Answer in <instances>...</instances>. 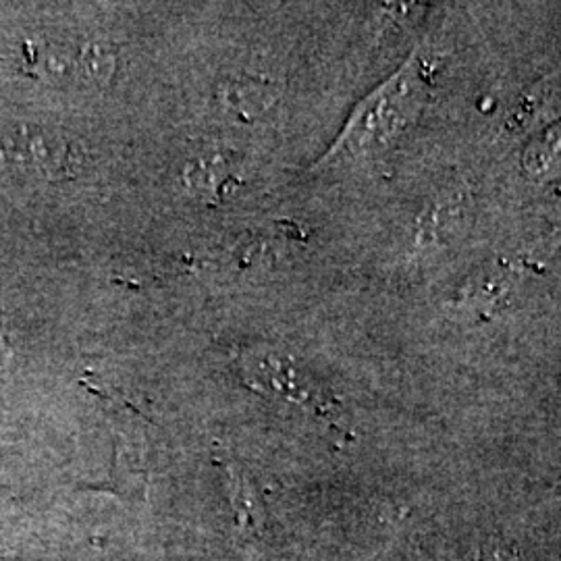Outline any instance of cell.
Instances as JSON below:
<instances>
[{"instance_id": "8992f818", "label": "cell", "mask_w": 561, "mask_h": 561, "mask_svg": "<svg viewBox=\"0 0 561 561\" xmlns=\"http://www.w3.org/2000/svg\"><path fill=\"white\" fill-rule=\"evenodd\" d=\"M522 108L524 121L558 117L561 111V78L542 83V92H533L530 102H526Z\"/></svg>"}, {"instance_id": "7a4b0ae2", "label": "cell", "mask_w": 561, "mask_h": 561, "mask_svg": "<svg viewBox=\"0 0 561 561\" xmlns=\"http://www.w3.org/2000/svg\"><path fill=\"white\" fill-rule=\"evenodd\" d=\"M80 146L59 131L38 125H11L0 129V164L9 171L42 180H65L80 171Z\"/></svg>"}, {"instance_id": "3957f363", "label": "cell", "mask_w": 561, "mask_h": 561, "mask_svg": "<svg viewBox=\"0 0 561 561\" xmlns=\"http://www.w3.org/2000/svg\"><path fill=\"white\" fill-rule=\"evenodd\" d=\"M222 111L241 121H252L275 102V88L268 81L256 78H233L219 90Z\"/></svg>"}, {"instance_id": "6da1fadb", "label": "cell", "mask_w": 561, "mask_h": 561, "mask_svg": "<svg viewBox=\"0 0 561 561\" xmlns=\"http://www.w3.org/2000/svg\"><path fill=\"white\" fill-rule=\"evenodd\" d=\"M422 94L421 73L410 65L362 104L337 148H347L350 152L379 150L414 119L421 108Z\"/></svg>"}, {"instance_id": "5b68a950", "label": "cell", "mask_w": 561, "mask_h": 561, "mask_svg": "<svg viewBox=\"0 0 561 561\" xmlns=\"http://www.w3.org/2000/svg\"><path fill=\"white\" fill-rule=\"evenodd\" d=\"M227 180H229V175H227V164L222 161V157L196 159L185 171V181L194 190L219 192L222 183Z\"/></svg>"}, {"instance_id": "277c9868", "label": "cell", "mask_w": 561, "mask_h": 561, "mask_svg": "<svg viewBox=\"0 0 561 561\" xmlns=\"http://www.w3.org/2000/svg\"><path fill=\"white\" fill-rule=\"evenodd\" d=\"M117 57L106 42H88L78 55V76L92 83H106L113 78Z\"/></svg>"}, {"instance_id": "52a82bcc", "label": "cell", "mask_w": 561, "mask_h": 561, "mask_svg": "<svg viewBox=\"0 0 561 561\" xmlns=\"http://www.w3.org/2000/svg\"><path fill=\"white\" fill-rule=\"evenodd\" d=\"M472 561H520L516 542L489 539L474 551Z\"/></svg>"}]
</instances>
